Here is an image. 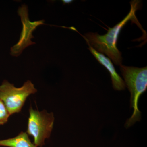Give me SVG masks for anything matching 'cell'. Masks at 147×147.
Here are the masks:
<instances>
[{
    "mask_svg": "<svg viewBox=\"0 0 147 147\" xmlns=\"http://www.w3.org/2000/svg\"><path fill=\"white\" fill-rule=\"evenodd\" d=\"M141 2L133 0L130 2L131 9L123 20L113 28H109L106 34L100 35L97 33L89 32L82 36L87 44H89L95 50L102 54H105L113 61L116 65H120L122 63L121 53L117 47V42L121 30L128 21L138 22L135 13L140 7Z\"/></svg>",
    "mask_w": 147,
    "mask_h": 147,
    "instance_id": "obj_1",
    "label": "cell"
},
{
    "mask_svg": "<svg viewBox=\"0 0 147 147\" xmlns=\"http://www.w3.org/2000/svg\"><path fill=\"white\" fill-rule=\"evenodd\" d=\"M120 69L124 79L125 86L131 94L130 108L133 109V114L126 121L125 126L128 128L142 119L141 112L138 108L140 96L147 89V67L142 68L120 65Z\"/></svg>",
    "mask_w": 147,
    "mask_h": 147,
    "instance_id": "obj_2",
    "label": "cell"
},
{
    "mask_svg": "<svg viewBox=\"0 0 147 147\" xmlns=\"http://www.w3.org/2000/svg\"><path fill=\"white\" fill-rule=\"evenodd\" d=\"M37 91L30 81L25 82L20 88L4 80L0 85V100L3 101L10 115L21 112L27 98Z\"/></svg>",
    "mask_w": 147,
    "mask_h": 147,
    "instance_id": "obj_3",
    "label": "cell"
},
{
    "mask_svg": "<svg viewBox=\"0 0 147 147\" xmlns=\"http://www.w3.org/2000/svg\"><path fill=\"white\" fill-rule=\"evenodd\" d=\"M54 121L53 113H48L45 110L40 112L30 107L27 133L33 137L34 144L37 147H42L45 139L50 138Z\"/></svg>",
    "mask_w": 147,
    "mask_h": 147,
    "instance_id": "obj_4",
    "label": "cell"
},
{
    "mask_svg": "<svg viewBox=\"0 0 147 147\" xmlns=\"http://www.w3.org/2000/svg\"><path fill=\"white\" fill-rule=\"evenodd\" d=\"M18 13L21 18L23 29L18 43L11 48V55L14 57H18L26 47L35 43L31 40L34 37L32 33L38 26L44 24L43 20L34 22L30 21L28 15V8L25 5H23L19 7Z\"/></svg>",
    "mask_w": 147,
    "mask_h": 147,
    "instance_id": "obj_5",
    "label": "cell"
},
{
    "mask_svg": "<svg viewBox=\"0 0 147 147\" xmlns=\"http://www.w3.org/2000/svg\"><path fill=\"white\" fill-rule=\"evenodd\" d=\"M88 44L89 46V50L92 54L99 62V63L103 65L110 73L114 89L117 91L123 90L125 89L126 86L124 82L118 74L117 73L110 59L105 57L103 54L95 50L89 44Z\"/></svg>",
    "mask_w": 147,
    "mask_h": 147,
    "instance_id": "obj_6",
    "label": "cell"
},
{
    "mask_svg": "<svg viewBox=\"0 0 147 147\" xmlns=\"http://www.w3.org/2000/svg\"><path fill=\"white\" fill-rule=\"evenodd\" d=\"M0 146L7 147H37L32 143L26 132H21L16 137L0 140Z\"/></svg>",
    "mask_w": 147,
    "mask_h": 147,
    "instance_id": "obj_7",
    "label": "cell"
},
{
    "mask_svg": "<svg viewBox=\"0 0 147 147\" xmlns=\"http://www.w3.org/2000/svg\"><path fill=\"white\" fill-rule=\"evenodd\" d=\"M10 114L2 101L0 100V125H3L8 121Z\"/></svg>",
    "mask_w": 147,
    "mask_h": 147,
    "instance_id": "obj_8",
    "label": "cell"
},
{
    "mask_svg": "<svg viewBox=\"0 0 147 147\" xmlns=\"http://www.w3.org/2000/svg\"><path fill=\"white\" fill-rule=\"evenodd\" d=\"M62 1L64 4H66L70 3L72 2L73 1H71V0H63V1Z\"/></svg>",
    "mask_w": 147,
    "mask_h": 147,
    "instance_id": "obj_9",
    "label": "cell"
}]
</instances>
